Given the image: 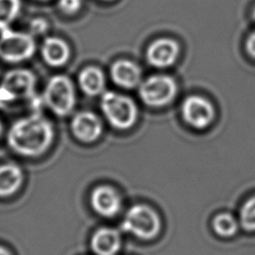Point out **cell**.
<instances>
[{
  "instance_id": "cell-1",
  "label": "cell",
  "mask_w": 255,
  "mask_h": 255,
  "mask_svg": "<svg viewBox=\"0 0 255 255\" xmlns=\"http://www.w3.org/2000/svg\"><path fill=\"white\" fill-rule=\"evenodd\" d=\"M53 137L52 124L39 112L16 121L7 135L10 147L26 156H37L43 153L50 146Z\"/></svg>"
},
{
  "instance_id": "cell-2",
  "label": "cell",
  "mask_w": 255,
  "mask_h": 255,
  "mask_svg": "<svg viewBox=\"0 0 255 255\" xmlns=\"http://www.w3.org/2000/svg\"><path fill=\"white\" fill-rule=\"evenodd\" d=\"M35 75L27 69H13L5 74L0 83V108H5L15 102L28 100L35 95Z\"/></svg>"
},
{
  "instance_id": "cell-3",
  "label": "cell",
  "mask_w": 255,
  "mask_h": 255,
  "mask_svg": "<svg viewBox=\"0 0 255 255\" xmlns=\"http://www.w3.org/2000/svg\"><path fill=\"white\" fill-rule=\"evenodd\" d=\"M43 103L57 116L71 114L76 103L75 87L66 75H55L46 84L42 96Z\"/></svg>"
},
{
  "instance_id": "cell-4",
  "label": "cell",
  "mask_w": 255,
  "mask_h": 255,
  "mask_svg": "<svg viewBox=\"0 0 255 255\" xmlns=\"http://www.w3.org/2000/svg\"><path fill=\"white\" fill-rule=\"evenodd\" d=\"M101 108L109 123L119 129L130 128L137 118V109L134 102L128 97L116 92L103 93Z\"/></svg>"
},
{
  "instance_id": "cell-5",
  "label": "cell",
  "mask_w": 255,
  "mask_h": 255,
  "mask_svg": "<svg viewBox=\"0 0 255 255\" xmlns=\"http://www.w3.org/2000/svg\"><path fill=\"white\" fill-rule=\"evenodd\" d=\"M34 36L6 28L0 31V58L8 63L30 59L35 53Z\"/></svg>"
},
{
  "instance_id": "cell-6",
  "label": "cell",
  "mask_w": 255,
  "mask_h": 255,
  "mask_svg": "<svg viewBox=\"0 0 255 255\" xmlns=\"http://www.w3.org/2000/svg\"><path fill=\"white\" fill-rule=\"evenodd\" d=\"M123 229L141 239H152L160 231V218L149 206L137 204L128 209L124 221Z\"/></svg>"
},
{
  "instance_id": "cell-7",
  "label": "cell",
  "mask_w": 255,
  "mask_h": 255,
  "mask_svg": "<svg viewBox=\"0 0 255 255\" xmlns=\"http://www.w3.org/2000/svg\"><path fill=\"white\" fill-rule=\"evenodd\" d=\"M176 83L164 75H155L147 78L139 87V96L149 107H162L171 102L176 94Z\"/></svg>"
},
{
  "instance_id": "cell-8",
  "label": "cell",
  "mask_w": 255,
  "mask_h": 255,
  "mask_svg": "<svg viewBox=\"0 0 255 255\" xmlns=\"http://www.w3.org/2000/svg\"><path fill=\"white\" fill-rule=\"evenodd\" d=\"M184 121L195 128H206L214 118V109L210 102L200 96L187 97L181 106Z\"/></svg>"
},
{
  "instance_id": "cell-9",
  "label": "cell",
  "mask_w": 255,
  "mask_h": 255,
  "mask_svg": "<svg viewBox=\"0 0 255 255\" xmlns=\"http://www.w3.org/2000/svg\"><path fill=\"white\" fill-rule=\"evenodd\" d=\"M71 128L79 140L92 142L101 135L103 125L97 115L89 111H82L73 117Z\"/></svg>"
},
{
  "instance_id": "cell-10",
  "label": "cell",
  "mask_w": 255,
  "mask_h": 255,
  "mask_svg": "<svg viewBox=\"0 0 255 255\" xmlns=\"http://www.w3.org/2000/svg\"><path fill=\"white\" fill-rule=\"evenodd\" d=\"M177 43L169 38H160L152 42L146 50V59L151 66L166 68L171 66L178 56Z\"/></svg>"
},
{
  "instance_id": "cell-11",
  "label": "cell",
  "mask_w": 255,
  "mask_h": 255,
  "mask_svg": "<svg viewBox=\"0 0 255 255\" xmlns=\"http://www.w3.org/2000/svg\"><path fill=\"white\" fill-rule=\"evenodd\" d=\"M91 202L94 209L101 215L112 217L116 215L122 206L119 193L110 186H99L91 196Z\"/></svg>"
},
{
  "instance_id": "cell-12",
  "label": "cell",
  "mask_w": 255,
  "mask_h": 255,
  "mask_svg": "<svg viewBox=\"0 0 255 255\" xmlns=\"http://www.w3.org/2000/svg\"><path fill=\"white\" fill-rule=\"evenodd\" d=\"M41 54L43 60L52 67H61L65 65L71 55L69 45L65 40L59 37L50 36L44 39Z\"/></svg>"
},
{
  "instance_id": "cell-13",
  "label": "cell",
  "mask_w": 255,
  "mask_h": 255,
  "mask_svg": "<svg viewBox=\"0 0 255 255\" xmlns=\"http://www.w3.org/2000/svg\"><path fill=\"white\" fill-rule=\"evenodd\" d=\"M112 80L125 89L134 88L140 81L139 67L128 60H118L111 67Z\"/></svg>"
},
{
  "instance_id": "cell-14",
  "label": "cell",
  "mask_w": 255,
  "mask_h": 255,
  "mask_svg": "<svg viewBox=\"0 0 255 255\" xmlns=\"http://www.w3.org/2000/svg\"><path fill=\"white\" fill-rule=\"evenodd\" d=\"M120 247V234L112 228H101L92 238V248L97 255H115Z\"/></svg>"
},
{
  "instance_id": "cell-15",
  "label": "cell",
  "mask_w": 255,
  "mask_h": 255,
  "mask_svg": "<svg viewBox=\"0 0 255 255\" xmlns=\"http://www.w3.org/2000/svg\"><path fill=\"white\" fill-rule=\"evenodd\" d=\"M78 83L86 95L92 97L98 96L105 88V76L100 68L89 66L80 72Z\"/></svg>"
},
{
  "instance_id": "cell-16",
  "label": "cell",
  "mask_w": 255,
  "mask_h": 255,
  "mask_svg": "<svg viewBox=\"0 0 255 255\" xmlns=\"http://www.w3.org/2000/svg\"><path fill=\"white\" fill-rule=\"evenodd\" d=\"M23 179L21 169L15 164L0 165V196L13 194L21 185Z\"/></svg>"
},
{
  "instance_id": "cell-17",
  "label": "cell",
  "mask_w": 255,
  "mask_h": 255,
  "mask_svg": "<svg viewBox=\"0 0 255 255\" xmlns=\"http://www.w3.org/2000/svg\"><path fill=\"white\" fill-rule=\"evenodd\" d=\"M21 9V0H0V31L9 28Z\"/></svg>"
},
{
  "instance_id": "cell-18",
  "label": "cell",
  "mask_w": 255,
  "mask_h": 255,
  "mask_svg": "<svg viewBox=\"0 0 255 255\" xmlns=\"http://www.w3.org/2000/svg\"><path fill=\"white\" fill-rule=\"evenodd\" d=\"M214 231L221 237H231L238 230L237 220L229 213H220L213 220Z\"/></svg>"
},
{
  "instance_id": "cell-19",
  "label": "cell",
  "mask_w": 255,
  "mask_h": 255,
  "mask_svg": "<svg viewBox=\"0 0 255 255\" xmlns=\"http://www.w3.org/2000/svg\"><path fill=\"white\" fill-rule=\"evenodd\" d=\"M240 222L244 229L255 231V196L244 203L240 212Z\"/></svg>"
},
{
  "instance_id": "cell-20",
  "label": "cell",
  "mask_w": 255,
  "mask_h": 255,
  "mask_svg": "<svg viewBox=\"0 0 255 255\" xmlns=\"http://www.w3.org/2000/svg\"><path fill=\"white\" fill-rule=\"evenodd\" d=\"M59 9L67 15L76 14L82 7V0H58Z\"/></svg>"
},
{
  "instance_id": "cell-21",
  "label": "cell",
  "mask_w": 255,
  "mask_h": 255,
  "mask_svg": "<svg viewBox=\"0 0 255 255\" xmlns=\"http://www.w3.org/2000/svg\"><path fill=\"white\" fill-rule=\"evenodd\" d=\"M49 27L48 22L43 18H34L29 23V30L30 34L33 36L36 35H43L47 32Z\"/></svg>"
},
{
  "instance_id": "cell-22",
  "label": "cell",
  "mask_w": 255,
  "mask_h": 255,
  "mask_svg": "<svg viewBox=\"0 0 255 255\" xmlns=\"http://www.w3.org/2000/svg\"><path fill=\"white\" fill-rule=\"evenodd\" d=\"M246 49L250 56L255 58V32H253L246 42Z\"/></svg>"
},
{
  "instance_id": "cell-23",
  "label": "cell",
  "mask_w": 255,
  "mask_h": 255,
  "mask_svg": "<svg viewBox=\"0 0 255 255\" xmlns=\"http://www.w3.org/2000/svg\"><path fill=\"white\" fill-rule=\"evenodd\" d=\"M0 255H10V253L5 248L0 246Z\"/></svg>"
},
{
  "instance_id": "cell-24",
  "label": "cell",
  "mask_w": 255,
  "mask_h": 255,
  "mask_svg": "<svg viewBox=\"0 0 255 255\" xmlns=\"http://www.w3.org/2000/svg\"><path fill=\"white\" fill-rule=\"evenodd\" d=\"M1 133H2V124L0 122V135H1Z\"/></svg>"
},
{
  "instance_id": "cell-25",
  "label": "cell",
  "mask_w": 255,
  "mask_h": 255,
  "mask_svg": "<svg viewBox=\"0 0 255 255\" xmlns=\"http://www.w3.org/2000/svg\"><path fill=\"white\" fill-rule=\"evenodd\" d=\"M253 17H254V19H255V8H254V11H253Z\"/></svg>"
},
{
  "instance_id": "cell-26",
  "label": "cell",
  "mask_w": 255,
  "mask_h": 255,
  "mask_svg": "<svg viewBox=\"0 0 255 255\" xmlns=\"http://www.w3.org/2000/svg\"><path fill=\"white\" fill-rule=\"evenodd\" d=\"M103 1H112V0H103Z\"/></svg>"
},
{
  "instance_id": "cell-27",
  "label": "cell",
  "mask_w": 255,
  "mask_h": 255,
  "mask_svg": "<svg viewBox=\"0 0 255 255\" xmlns=\"http://www.w3.org/2000/svg\"><path fill=\"white\" fill-rule=\"evenodd\" d=\"M41 1H46V0H41Z\"/></svg>"
}]
</instances>
